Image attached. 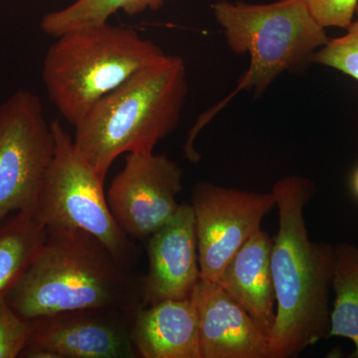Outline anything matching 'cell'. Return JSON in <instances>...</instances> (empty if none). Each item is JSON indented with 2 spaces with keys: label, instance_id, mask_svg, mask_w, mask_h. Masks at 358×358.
<instances>
[{
  "label": "cell",
  "instance_id": "6da1fadb",
  "mask_svg": "<svg viewBox=\"0 0 358 358\" xmlns=\"http://www.w3.org/2000/svg\"><path fill=\"white\" fill-rule=\"evenodd\" d=\"M279 214L271 271L275 320L270 334L272 358L296 357L327 338L334 247L308 239L305 208L315 185L303 176H287L272 189Z\"/></svg>",
  "mask_w": 358,
  "mask_h": 358
},
{
  "label": "cell",
  "instance_id": "7a4b0ae2",
  "mask_svg": "<svg viewBox=\"0 0 358 358\" xmlns=\"http://www.w3.org/2000/svg\"><path fill=\"white\" fill-rule=\"evenodd\" d=\"M46 240L3 296L27 320L85 310L143 307V275L122 265L86 231L47 229Z\"/></svg>",
  "mask_w": 358,
  "mask_h": 358
},
{
  "label": "cell",
  "instance_id": "3957f363",
  "mask_svg": "<svg viewBox=\"0 0 358 358\" xmlns=\"http://www.w3.org/2000/svg\"><path fill=\"white\" fill-rule=\"evenodd\" d=\"M187 92L185 60L164 55L89 110L75 126V150L105 180L117 157L154 154L176 131Z\"/></svg>",
  "mask_w": 358,
  "mask_h": 358
},
{
  "label": "cell",
  "instance_id": "277c9868",
  "mask_svg": "<svg viewBox=\"0 0 358 358\" xmlns=\"http://www.w3.org/2000/svg\"><path fill=\"white\" fill-rule=\"evenodd\" d=\"M214 17L224 29L234 53L248 54L249 68L238 80L234 91L197 120L188 134L185 155L199 159L194 141L199 131L240 92L262 96L284 72H296L312 63L313 54L329 37L317 22L306 0H278L251 4L220 0L211 6Z\"/></svg>",
  "mask_w": 358,
  "mask_h": 358
},
{
  "label": "cell",
  "instance_id": "5b68a950",
  "mask_svg": "<svg viewBox=\"0 0 358 358\" xmlns=\"http://www.w3.org/2000/svg\"><path fill=\"white\" fill-rule=\"evenodd\" d=\"M164 55L131 28L89 26L56 38L45 55L42 79L52 103L75 127L103 96Z\"/></svg>",
  "mask_w": 358,
  "mask_h": 358
},
{
  "label": "cell",
  "instance_id": "8992f818",
  "mask_svg": "<svg viewBox=\"0 0 358 358\" xmlns=\"http://www.w3.org/2000/svg\"><path fill=\"white\" fill-rule=\"evenodd\" d=\"M55 148L31 213L47 229L74 228L103 242L122 265L134 268L141 248L110 213L100 176L76 152L59 120L51 122Z\"/></svg>",
  "mask_w": 358,
  "mask_h": 358
},
{
  "label": "cell",
  "instance_id": "52a82bcc",
  "mask_svg": "<svg viewBox=\"0 0 358 358\" xmlns=\"http://www.w3.org/2000/svg\"><path fill=\"white\" fill-rule=\"evenodd\" d=\"M54 148L38 96L20 90L0 105V221L31 212Z\"/></svg>",
  "mask_w": 358,
  "mask_h": 358
},
{
  "label": "cell",
  "instance_id": "ba28073f",
  "mask_svg": "<svg viewBox=\"0 0 358 358\" xmlns=\"http://www.w3.org/2000/svg\"><path fill=\"white\" fill-rule=\"evenodd\" d=\"M201 279L216 282L275 206L273 192H249L200 182L192 190Z\"/></svg>",
  "mask_w": 358,
  "mask_h": 358
},
{
  "label": "cell",
  "instance_id": "9c48e42d",
  "mask_svg": "<svg viewBox=\"0 0 358 358\" xmlns=\"http://www.w3.org/2000/svg\"><path fill=\"white\" fill-rule=\"evenodd\" d=\"M182 171L164 155L128 154L107 193L110 213L131 239H148L178 211Z\"/></svg>",
  "mask_w": 358,
  "mask_h": 358
},
{
  "label": "cell",
  "instance_id": "30bf717a",
  "mask_svg": "<svg viewBox=\"0 0 358 358\" xmlns=\"http://www.w3.org/2000/svg\"><path fill=\"white\" fill-rule=\"evenodd\" d=\"M133 315L115 308H85L36 317L20 357H138L131 338Z\"/></svg>",
  "mask_w": 358,
  "mask_h": 358
},
{
  "label": "cell",
  "instance_id": "8fae6325",
  "mask_svg": "<svg viewBox=\"0 0 358 358\" xmlns=\"http://www.w3.org/2000/svg\"><path fill=\"white\" fill-rule=\"evenodd\" d=\"M147 252L143 307L192 298L201 279L192 205L181 203L176 215L148 238Z\"/></svg>",
  "mask_w": 358,
  "mask_h": 358
},
{
  "label": "cell",
  "instance_id": "7c38bea8",
  "mask_svg": "<svg viewBox=\"0 0 358 358\" xmlns=\"http://www.w3.org/2000/svg\"><path fill=\"white\" fill-rule=\"evenodd\" d=\"M192 300L201 358H272L268 336L217 282L200 279Z\"/></svg>",
  "mask_w": 358,
  "mask_h": 358
},
{
  "label": "cell",
  "instance_id": "4fadbf2b",
  "mask_svg": "<svg viewBox=\"0 0 358 358\" xmlns=\"http://www.w3.org/2000/svg\"><path fill=\"white\" fill-rule=\"evenodd\" d=\"M131 338L138 357L201 358L199 317L192 298L138 308L131 319Z\"/></svg>",
  "mask_w": 358,
  "mask_h": 358
},
{
  "label": "cell",
  "instance_id": "5bb4252c",
  "mask_svg": "<svg viewBox=\"0 0 358 358\" xmlns=\"http://www.w3.org/2000/svg\"><path fill=\"white\" fill-rule=\"evenodd\" d=\"M272 246L273 239L261 228L231 259L216 282L251 315L268 338L275 320Z\"/></svg>",
  "mask_w": 358,
  "mask_h": 358
},
{
  "label": "cell",
  "instance_id": "9a60e30c",
  "mask_svg": "<svg viewBox=\"0 0 358 358\" xmlns=\"http://www.w3.org/2000/svg\"><path fill=\"white\" fill-rule=\"evenodd\" d=\"M331 289L336 298L327 338L350 339L355 346L350 357L358 358V247L355 245L341 243L334 247Z\"/></svg>",
  "mask_w": 358,
  "mask_h": 358
},
{
  "label": "cell",
  "instance_id": "2e32d148",
  "mask_svg": "<svg viewBox=\"0 0 358 358\" xmlns=\"http://www.w3.org/2000/svg\"><path fill=\"white\" fill-rule=\"evenodd\" d=\"M46 237V228L31 212H17L0 221V294L22 274Z\"/></svg>",
  "mask_w": 358,
  "mask_h": 358
},
{
  "label": "cell",
  "instance_id": "e0dca14e",
  "mask_svg": "<svg viewBox=\"0 0 358 358\" xmlns=\"http://www.w3.org/2000/svg\"><path fill=\"white\" fill-rule=\"evenodd\" d=\"M166 0H76L74 3L47 13L41 20V29L48 36L57 37L79 28L108 23L113 14L122 10L129 16L147 10L157 11Z\"/></svg>",
  "mask_w": 358,
  "mask_h": 358
},
{
  "label": "cell",
  "instance_id": "ac0fdd59",
  "mask_svg": "<svg viewBox=\"0 0 358 358\" xmlns=\"http://www.w3.org/2000/svg\"><path fill=\"white\" fill-rule=\"evenodd\" d=\"M312 63L333 68L358 82V6L345 34L329 38L313 54Z\"/></svg>",
  "mask_w": 358,
  "mask_h": 358
},
{
  "label": "cell",
  "instance_id": "d6986e66",
  "mask_svg": "<svg viewBox=\"0 0 358 358\" xmlns=\"http://www.w3.org/2000/svg\"><path fill=\"white\" fill-rule=\"evenodd\" d=\"M33 329V320L24 319L0 294V358L20 357Z\"/></svg>",
  "mask_w": 358,
  "mask_h": 358
},
{
  "label": "cell",
  "instance_id": "ffe728a7",
  "mask_svg": "<svg viewBox=\"0 0 358 358\" xmlns=\"http://www.w3.org/2000/svg\"><path fill=\"white\" fill-rule=\"evenodd\" d=\"M317 22L324 28L346 29L352 20L358 0H306Z\"/></svg>",
  "mask_w": 358,
  "mask_h": 358
},
{
  "label": "cell",
  "instance_id": "44dd1931",
  "mask_svg": "<svg viewBox=\"0 0 358 358\" xmlns=\"http://www.w3.org/2000/svg\"><path fill=\"white\" fill-rule=\"evenodd\" d=\"M352 190L355 199L358 200V167L352 174Z\"/></svg>",
  "mask_w": 358,
  "mask_h": 358
}]
</instances>
